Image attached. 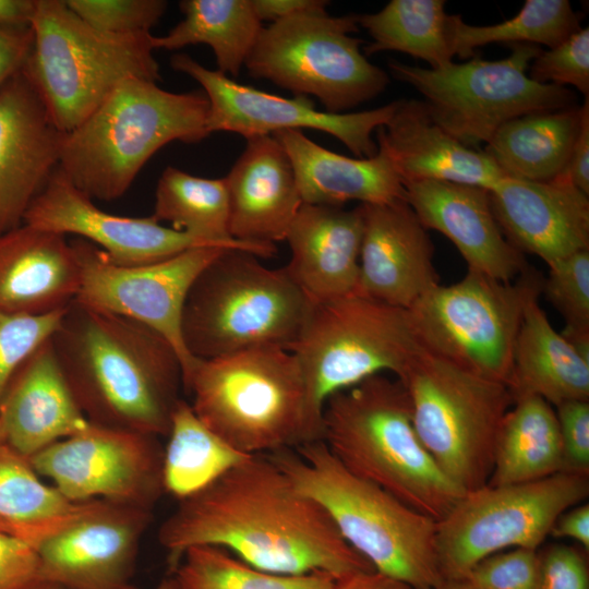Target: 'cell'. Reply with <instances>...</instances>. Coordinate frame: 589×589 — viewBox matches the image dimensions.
Masks as SVG:
<instances>
[{
    "mask_svg": "<svg viewBox=\"0 0 589 589\" xmlns=\"http://www.w3.org/2000/svg\"><path fill=\"white\" fill-rule=\"evenodd\" d=\"M542 293L563 316V335H589V249L550 265Z\"/></svg>",
    "mask_w": 589,
    "mask_h": 589,
    "instance_id": "ab89813d",
    "label": "cell"
},
{
    "mask_svg": "<svg viewBox=\"0 0 589 589\" xmlns=\"http://www.w3.org/2000/svg\"><path fill=\"white\" fill-rule=\"evenodd\" d=\"M399 381L416 433L442 472L465 493L486 485L498 432L514 402L508 386L422 347Z\"/></svg>",
    "mask_w": 589,
    "mask_h": 589,
    "instance_id": "9c48e42d",
    "label": "cell"
},
{
    "mask_svg": "<svg viewBox=\"0 0 589 589\" xmlns=\"http://www.w3.org/2000/svg\"><path fill=\"white\" fill-rule=\"evenodd\" d=\"M169 572L185 550L223 548L274 574L374 570L342 538L326 509L299 492L267 455H252L178 501L158 528Z\"/></svg>",
    "mask_w": 589,
    "mask_h": 589,
    "instance_id": "6da1fadb",
    "label": "cell"
},
{
    "mask_svg": "<svg viewBox=\"0 0 589 589\" xmlns=\"http://www.w3.org/2000/svg\"><path fill=\"white\" fill-rule=\"evenodd\" d=\"M94 28L116 35L149 33L164 15L163 0H65Z\"/></svg>",
    "mask_w": 589,
    "mask_h": 589,
    "instance_id": "b9f144b4",
    "label": "cell"
},
{
    "mask_svg": "<svg viewBox=\"0 0 589 589\" xmlns=\"http://www.w3.org/2000/svg\"><path fill=\"white\" fill-rule=\"evenodd\" d=\"M151 216L215 247L245 251L260 259L271 257L277 251L275 244L248 243L230 236L225 178H202L167 167L157 182Z\"/></svg>",
    "mask_w": 589,
    "mask_h": 589,
    "instance_id": "1f68e13d",
    "label": "cell"
},
{
    "mask_svg": "<svg viewBox=\"0 0 589 589\" xmlns=\"http://www.w3.org/2000/svg\"><path fill=\"white\" fill-rule=\"evenodd\" d=\"M36 0H0V26L32 28Z\"/></svg>",
    "mask_w": 589,
    "mask_h": 589,
    "instance_id": "db71d44e",
    "label": "cell"
},
{
    "mask_svg": "<svg viewBox=\"0 0 589 589\" xmlns=\"http://www.w3.org/2000/svg\"><path fill=\"white\" fill-rule=\"evenodd\" d=\"M529 77L540 84L572 85L589 97V28H580L529 65Z\"/></svg>",
    "mask_w": 589,
    "mask_h": 589,
    "instance_id": "7bdbcfd3",
    "label": "cell"
},
{
    "mask_svg": "<svg viewBox=\"0 0 589 589\" xmlns=\"http://www.w3.org/2000/svg\"><path fill=\"white\" fill-rule=\"evenodd\" d=\"M562 444L561 472L589 476V400L555 407Z\"/></svg>",
    "mask_w": 589,
    "mask_h": 589,
    "instance_id": "bcb514c9",
    "label": "cell"
},
{
    "mask_svg": "<svg viewBox=\"0 0 589 589\" xmlns=\"http://www.w3.org/2000/svg\"><path fill=\"white\" fill-rule=\"evenodd\" d=\"M153 518V510L96 498L44 522H0V530L33 548L41 581L60 589H140L136 563Z\"/></svg>",
    "mask_w": 589,
    "mask_h": 589,
    "instance_id": "9a60e30c",
    "label": "cell"
},
{
    "mask_svg": "<svg viewBox=\"0 0 589 589\" xmlns=\"http://www.w3.org/2000/svg\"><path fill=\"white\" fill-rule=\"evenodd\" d=\"M420 348L408 310L352 292L310 300L290 351L323 410L330 395L370 376L400 380Z\"/></svg>",
    "mask_w": 589,
    "mask_h": 589,
    "instance_id": "30bf717a",
    "label": "cell"
},
{
    "mask_svg": "<svg viewBox=\"0 0 589 589\" xmlns=\"http://www.w3.org/2000/svg\"><path fill=\"white\" fill-rule=\"evenodd\" d=\"M164 446L165 494L182 500L211 483L231 467L248 459L209 430L181 399L172 414Z\"/></svg>",
    "mask_w": 589,
    "mask_h": 589,
    "instance_id": "d590c367",
    "label": "cell"
},
{
    "mask_svg": "<svg viewBox=\"0 0 589 589\" xmlns=\"http://www.w3.org/2000/svg\"><path fill=\"white\" fill-rule=\"evenodd\" d=\"M81 273L65 236L26 224L0 233V312L39 316L67 309Z\"/></svg>",
    "mask_w": 589,
    "mask_h": 589,
    "instance_id": "484cf974",
    "label": "cell"
},
{
    "mask_svg": "<svg viewBox=\"0 0 589 589\" xmlns=\"http://www.w3.org/2000/svg\"><path fill=\"white\" fill-rule=\"evenodd\" d=\"M183 392L196 417L240 453L267 455L322 441L323 410L288 349L266 346L200 359Z\"/></svg>",
    "mask_w": 589,
    "mask_h": 589,
    "instance_id": "3957f363",
    "label": "cell"
},
{
    "mask_svg": "<svg viewBox=\"0 0 589 589\" xmlns=\"http://www.w3.org/2000/svg\"><path fill=\"white\" fill-rule=\"evenodd\" d=\"M259 259L226 249L195 278L181 317L192 357L207 360L266 346L290 350L310 299L285 266L269 268Z\"/></svg>",
    "mask_w": 589,
    "mask_h": 589,
    "instance_id": "52a82bcc",
    "label": "cell"
},
{
    "mask_svg": "<svg viewBox=\"0 0 589 589\" xmlns=\"http://www.w3.org/2000/svg\"><path fill=\"white\" fill-rule=\"evenodd\" d=\"M550 536L556 539L569 538L589 551V505L578 504L558 516L551 528Z\"/></svg>",
    "mask_w": 589,
    "mask_h": 589,
    "instance_id": "816d5d0a",
    "label": "cell"
},
{
    "mask_svg": "<svg viewBox=\"0 0 589 589\" xmlns=\"http://www.w3.org/2000/svg\"><path fill=\"white\" fill-rule=\"evenodd\" d=\"M322 441L352 474L440 521L465 494L420 442L404 384L376 374L330 395Z\"/></svg>",
    "mask_w": 589,
    "mask_h": 589,
    "instance_id": "277c9868",
    "label": "cell"
},
{
    "mask_svg": "<svg viewBox=\"0 0 589 589\" xmlns=\"http://www.w3.org/2000/svg\"><path fill=\"white\" fill-rule=\"evenodd\" d=\"M434 589H476L465 579H441Z\"/></svg>",
    "mask_w": 589,
    "mask_h": 589,
    "instance_id": "11a10c76",
    "label": "cell"
},
{
    "mask_svg": "<svg viewBox=\"0 0 589 589\" xmlns=\"http://www.w3.org/2000/svg\"><path fill=\"white\" fill-rule=\"evenodd\" d=\"M75 503L46 484L27 457L0 443V521L34 525L70 512Z\"/></svg>",
    "mask_w": 589,
    "mask_h": 589,
    "instance_id": "f35d334b",
    "label": "cell"
},
{
    "mask_svg": "<svg viewBox=\"0 0 589 589\" xmlns=\"http://www.w3.org/2000/svg\"><path fill=\"white\" fill-rule=\"evenodd\" d=\"M291 163L302 203L342 207L406 200L405 188L387 156L350 158L318 145L300 130L273 134Z\"/></svg>",
    "mask_w": 589,
    "mask_h": 589,
    "instance_id": "f1b7e54d",
    "label": "cell"
},
{
    "mask_svg": "<svg viewBox=\"0 0 589 589\" xmlns=\"http://www.w3.org/2000/svg\"><path fill=\"white\" fill-rule=\"evenodd\" d=\"M170 64L202 86L209 105V134L225 131L250 139L312 129L336 137L357 158H372L378 152L373 132L388 121L396 107L395 100L371 110L332 113L317 109L305 96L286 98L239 84L187 53L175 55Z\"/></svg>",
    "mask_w": 589,
    "mask_h": 589,
    "instance_id": "ac0fdd59",
    "label": "cell"
},
{
    "mask_svg": "<svg viewBox=\"0 0 589 589\" xmlns=\"http://www.w3.org/2000/svg\"><path fill=\"white\" fill-rule=\"evenodd\" d=\"M267 456L299 492L326 509L345 541L375 572L412 589L436 587L442 579L437 521L349 472L323 441Z\"/></svg>",
    "mask_w": 589,
    "mask_h": 589,
    "instance_id": "8992f818",
    "label": "cell"
},
{
    "mask_svg": "<svg viewBox=\"0 0 589 589\" xmlns=\"http://www.w3.org/2000/svg\"><path fill=\"white\" fill-rule=\"evenodd\" d=\"M39 582V561L33 548L0 530V589H33Z\"/></svg>",
    "mask_w": 589,
    "mask_h": 589,
    "instance_id": "7dc6e473",
    "label": "cell"
},
{
    "mask_svg": "<svg viewBox=\"0 0 589 589\" xmlns=\"http://www.w3.org/2000/svg\"><path fill=\"white\" fill-rule=\"evenodd\" d=\"M580 118L581 106L516 117L496 130L484 152L507 178L553 180L566 169Z\"/></svg>",
    "mask_w": 589,
    "mask_h": 589,
    "instance_id": "4dcf8cb0",
    "label": "cell"
},
{
    "mask_svg": "<svg viewBox=\"0 0 589 589\" xmlns=\"http://www.w3.org/2000/svg\"><path fill=\"white\" fill-rule=\"evenodd\" d=\"M538 550L514 548L491 554L465 580L476 589H536Z\"/></svg>",
    "mask_w": 589,
    "mask_h": 589,
    "instance_id": "ee69618b",
    "label": "cell"
},
{
    "mask_svg": "<svg viewBox=\"0 0 589 589\" xmlns=\"http://www.w3.org/2000/svg\"><path fill=\"white\" fill-rule=\"evenodd\" d=\"M581 16L568 0H527L512 19L476 26L458 14L454 25V51L460 58L474 56V49L489 44H530L552 48L579 31Z\"/></svg>",
    "mask_w": 589,
    "mask_h": 589,
    "instance_id": "74e56055",
    "label": "cell"
},
{
    "mask_svg": "<svg viewBox=\"0 0 589 589\" xmlns=\"http://www.w3.org/2000/svg\"><path fill=\"white\" fill-rule=\"evenodd\" d=\"M163 458L158 436L89 422L28 460L72 503L99 498L154 510L165 494Z\"/></svg>",
    "mask_w": 589,
    "mask_h": 589,
    "instance_id": "2e32d148",
    "label": "cell"
},
{
    "mask_svg": "<svg viewBox=\"0 0 589 589\" xmlns=\"http://www.w3.org/2000/svg\"><path fill=\"white\" fill-rule=\"evenodd\" d=\"M23 224L63 236L76 235L119 265L148 264L191 248L215 247L166 227L152 216H120L100 209L59 168L31 203Z\"/></svg>",
    "mask_w": 589,
    "mask_h": 589,
    "instance_id": "d6986e66",
    "label": "cell"
},
{
    "mask_svg": "<svg viewBox=\"0 0 589 589\" xmlns=\"http://www.w3.org/2000/svg\"><path fill=\"white\" fill-rule=\"evenodd\" d=\"M362 235L359 205L302 203L286 235L291 255L285 267L310 300L356 292Z\"/></svg>",
    "mask_w": 589,
    "mask_h": 589,
    "instance_id": "4316f807",
    "label": "cell"
},
{
    "mask_svg": "<svg viewBox=\"0 0 589 589\" xmlns=\"http://www.w3.org/2000/svg\"><path fill=\"white\" fill-rule=\"evenodd\" d=\"M536 589H589L588 552L558 543L538 549Z\"/></svg>",
    "mask_w": 589,
    "mask_h": 589,
    "instance_id": "f6af8a7d",
    "label": "cell"
},
{
    "mask_svg": "<svg viewBox=\"0 0 589 589\" xmlns=\"http://www.w3.org/2000/svg\"><path fill=\"white\" fill-rule=\"evenodd\" d=\"M33 589H60V588L53 584L41 581L38 585H36Z\"/></svg>",
    "mask_w": 589,
    "mask_h": 589,
    "instance_id": "6f0895ef",
    "label": "cell"
},
{
    "mask_svg": "<svg viewBox=\"0 0 589 589\" xmlns=\"http://www.w3.org/2000/svg\"><path fill=\"white\" fill-rule=\"evenodd\" d=\"M64 134L23 69L0 86V233L23 224L59 166Z\"/></svg>",
    "mask_w": 589,
    "mask_h": 589,
    "instance_id": "ffe728a7",
    "label": "cell"
},
{
    "mask_svg": "<svg viewBox=\"0 0 589 589\" xmlns=\"http://www.w3.org/2000/svg\"><path fill=\"white\" fill-rule=\"evenodd\" d=\"M531 300L516 338L507 386L513 398L538 396L551 406L589 400V360L554 329Z\"/></svg>",
    "mask_w": 589,
    "mask_h": 589,
    "instance_id": "f546056e",
    "label": "cell"
},
{
    "mask_svg": "<svg viewBox=\"0 0 589 589\" xmlns=\"http://www.w3.org/2000/svg\"><path fill=\"white\" fill-rule=\"evenodd\" d=\"M183 19L164 36L153 35L154 49L176 50L205 44L219 72L237 77L263 28L251 0H183Z\"/></svg>",
    "mask_w": 589,
    "mask_h": 589,
    "instance_id": "836d02e7",
    "label": "cell"
},
{
    "mask_svg": "<svg viewBox=\"0 0 589 589\" xmlns=\"http://www.w3.org/2000/svg\"><path fill=\"white\" fill-rule=\"evenodd\" d=\"M584 194L589 196V97L581 105L578 134L563 172Z\"/></svg>",
    "mask_w": 589,
    "mask_h": 589,
    "instance_id": "681fc988",
    "label": "cell"
},
{
    "mask_svg": "<svg viewBox=\"0 0 589 589\" xmlns=\"http://www.w3.org/2000/svg\"><path fill=\"white\" fill-rule=\"evenodd\" d=\"M208 108L204 92L173 93L128 79L64 134L58 168L92 200H117L158 149L207 137Z\"/></svg>",
    "mask_w": 589,
    "mask_h": 589,
    "instance_id": "5b68a950",
    "label": "cell"
},
{
    "mask_svg": "<svg viewBox=\"0 0 589 589\" xmlns=\"http://www.w3.org/2000/svg\"><path fill=\"white\" fill-rule=\"evenodd\" d=\"M359 206L363 235L356 292L408 310L440 284L429 232L406 200Z\"/></svg>",
    "mask_w": 589,
    "mask_h": 589,
    "instance_id": "44dd1931",
    "label": "cell"
},
{
    "mask_svg": "<svg viewBox=\"0 0 589 589\" xmlns=\"http://www.w3.org/2000/svg\"><path fill=\"white\" fill-rule=\"evenodd\" d=\"M376 139L402 185L438 180L490 191L505 177L484 151L465 146L440 127L423 100H396Z\"/></svg>",
    "mask_w": 589,
    "mask_h": 589,
    "instance_id": "cb8c5ba5",
    "label": "cell"
},
{
    "mask_svg": "<svg viewBox=\"0 0 589 589\" xmlns=\"http://www.w3.org/2000/svg\"><path fill=\"white\" fill-rule=\"evenodd\" d=\"M50 340L89 422L167 436L182 399L183 372L177 350L164 336L74 300Z\"/></svg>",
    "mask_w": 589,
    "mask_h": 589,
    "instance_id": "7a4b0ae2",
    "label": "cell"
},
{
    "mask_svg": "<svg viewBox=\"0 0 589 589\" xmlns=\"http://www.w3.org/2000/svg\"><path fill=\"white\" fill-rule=\"evenodd\" d=\"M406 201L429 230L445 236L468 271L512 281L529 266L503 235L489 190L471 184L425 180L404 185Z\"/></svg>",
    "mask_w": 589,
    "mask_h": 589,
    "instance_id": "603a6c76",
    "label": "cell"
},
{
    "mask_svg": "<svg viewBox=\"0 0 589 589\" xmlns=\"http://www.w3.org/2000/svg\"><path fill=\"white\" fill-rule=\"evenodd\" d=\"M542 281L528 267L512 281L468 271L455 284H438L408 309L417 339L425 350L507 385L525 310L542 293Z\"/></svg>",
    "mask_w": 589,
    "mask_h": 589,
    "instance_id": "7c38bea8",
    "label": "cell"
},
{
    "mask_svg": "<svg viewBox=\"0 0 589 589\" xmlns=\"http://www.w3.org/2000/svg\"><path fill=\"white\" fill-rule=\"evenodd\" d=\"M64 311L39 316L0 312V404L17 370L50 339Z\"/></svg>",
    "mask_w": 589,
    "mask_h": 589,
    "instance_id": "60d3db41",
    "label": "cell"
},
{
    "mask_svg": "<svg viewBox=\"0 0 589 589\" xmlns=\"http://www.w3.org/2000/svg\"><path fill=\"white\" fill-rule=\"evenodd\" d=\"M70 242L81 273L75 300L159 333L177 350L184 381L200 359L192 357L183 344V305L199 274L227 248L195 247L154 263L119 265L86 240Z\"/></svg>",
    "mask_w": 589,
    "mask_h": 589,
    "instance_id": "e0dca14e",
    "label": "cell"
},
{
    "mask_svg": "<svg viewBox=\"0 0 589 589\" xmlns=\"http://www.w3.org/2000/svg\"><path fill=\"white\" fill-rule=\"evenodd\" d=\"M170 576L177 589H329L336 580L326 573L280 575L264 572L213 545L185 550Z\"/></svg>",
    "mask_w": 589,
    "mask_h": 589,
    "instance_id": "8d00e7d4",
    "label": "cell"
},
{
    "mask_svg": "<svg viewBox=\"0 0 589 589\" xmlns=\"http://www.w3.org/2000/svg\"><path fill=\"white\" fill-rule=\"evenodd\" d=\"M3 442H4V434H3V429L0 422V443H3Z\"/></svg>",
    "mask_w": 589,
    "mask_h": 589,
    "instance_id": "680465c9",
    "label": "cell"
},
{
    "mask_svg": "<svg viewBox=\"0 0 589 589\" xmlns=\"http://www.w3.org/2000/svg\"><path fill=\"white\" fill-rule=\"evenodd\" d=\"M261 22L269 24L301 14L326 13L328 1L324 0H251Z\"/></svg>",
    "mask_w": 589,
    "mask_h": 589,
    "instance_id": "f907efd6",
    "label": "cell"
},
{
    "mask_svg": "<svg viewBox=\"0 0 589 589\" xmlns=\"http://www.w3.org/2000/svg\"><path fill=\"white\" fill-rule=\"evenodd\" d=\"M489 192L503 235L520 253L550 266L589 249V196L563 173L543 182L504 177Z\"/></svg>",
    "mask_w": 589,
    "mask_h": 589,
    "instance_id": "7402d4cb",
    "label": "cell"
},
{
    "mask_svg": "<svg viewBox=\"0 0 589 589\" xmlns=\"http://www.w3.org/2000/svg\"><path fill=\"white\" fill-rule=\"evenodd\" d=\"M562 467V444L556 412L538 396H522L502 422L488 485L540 480Z\"/></svg>",
    "mask_w": 589,
    "mask_h": 589,
    "instance_id": "d6a6232c",
    "label": "cell"
},
{
    "mask_svg": "<svg viewBox=\"0 0 589 589\" xmlns=\"http://www.w3.org/2000/svg\"><path fill=\"white\" fill-rule=\"evenodd\" d=\"M356 14H301L263 27L245 61L249 74L346 113L382 94L387 73L361 52Z\"/></svg>",
    "mask_w": 589,
    "mask_h": 589,
    "instance_id": "4fadbf2b",
    "label": "cell"
},
{
    "mask_svg": "<svg viewBox=\"0 0 589 589\" xmlns=\"http://www.w3.org/2000/svg\"><path fill=\"white\" fill-rule=\"evenodd\" d=\"M155 589H177L173 578L169 575L164 578Z\"/></svg>",
    "mask_w": 589,
    "mask_h": 589,
    "instance_id": "9f6ffc18",
    "label": "cell"
},
{
    "mask_svg": "<svg viewBox=\"0 0 589 589\" xmlns=\"http://www.w3.org/2000/svg\"><path fill=\"white\" fill-rule=\"evenodd\" d=\"M445 4L444 0H392L377 12L356 14L358 25L372 38L364 56L399 51L432 69L453 62L458 14H447Z\"/></svg>",
    "mask_w": 589,
    "mask_h": 589,
    "instance_id": "e575fe53",
    "label": "cell"
},
{
    "mask_svg": "<svg viewBox=\"0 0 589 589\" xmlns=\"http://www.w3.org/2000/svg\"><path fill=\"white\" fill-rule=\"evenodd\" d=\"M4 442L25 457L85 429L79 407L57 360L44 342L11 380L0 404Z\"/></svg>",
    "mask_w": 589,
    "mask_h": 589,
    "instance_id": "83f0119b",
    "label": "cell"
},
{
    "mask_svg": "<svg viewBox=\"0 0 589 589\" xmlns=\"http://www.w3.org/2000/svg\"><path fill=\"white\" fill-rule=\"evenodd\" d=\"M588 495L589 476L566 472L466 492L436 524L442 579H465L474 564L504 549H540L558 516Z\"/></svg>",
    "mask_w": 589,
    "mask_h": 589,
    "instance_id": "5bb4252c",
    "label": "cell"
},
{
    "mask_svg": "<svg viewBox=\"0 0 589 589\" xmlns=\"http://www.w3.org/2000/svg\"><path fill=\"white\" fill-rule=\"evenodd\" d=\"M32 47V28L16 29L0 26V86L24 68Z\"/></svg>",
    "mask_w": 589,
    "mask_h": 589,
    "instance_id": "c3c4849f",
    "label": "cell"
},
{
    "mask_svg": "<svg viewBox=\"0 0 589 589\" xmlns=\"http://www.w3.org/2000/svg\"><path fill=\"white\" fill-rule=\"evenodd\" d=\"M509 46V56L494 61L473 57L432 69L392 60L388 68L395 79L423 96L440 127L465 146L477 148L516 117L577 106L576 95L565 86L540 84L527 74L541 50L538 46Z\"/></svg>",
    "mask_w": 589,
    "mask_h": 589,
    "instance_id": "8fae6325",
    "label": "cell"
},
{
    "mask_svg": "<svg viewBox=\"0 0 589 589\" xmlns=\"http://www.w3.org/2000/svg\"><path fill=\"white\" fill-rule=\"evenodd\" d=\"M225 180L230 236L255 244L284 241L302 200L289 157L274 135L247 139Z\"/></svg>",
    "mask_w": 589,
    "mask_h": 589,
    "instance_id": "d4e9b609",
    "label": "cell"
},
{
    "mask_svg": "<svg viewBox=\"0 0 589 589\" xmlns=\"http://www.w3.org/2000/svg\"><path fill=\"white\" fill-rule=\"evenodd\" d=\"M32 31L33 47L23 70L64 133L82 123L123 81L160 80L151 33L98 31L64 0H36Z\"/></svg>",
    "mask_w": 589,
    "mask_h": 589,
    "instance_id": "ba28073f",
    "label": "cell"
},
{
    "mask_svg": "<svg viewBox=\"0 0 589 589\" xmlns=\"http://www.w3.org/2000/svg\"><path fill=\"white\" fill-rule=\"evenodd\" d=\"M329 589H412L407 584L375 570L337 578Z\"/></svg>",
    "mask_w": 589,
    "mask_h": 589,
    "instance_id": "f5cc1de1",
    "label": "cell"
}]
</instances>
